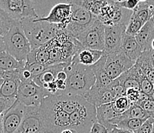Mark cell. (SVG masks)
<instances>
[{"label":"cell","instance_id":"obj_1","mask_svg":"<svg viewBox=\"0 0 154 133\" xmlns=\"http://www.w3.org/2000/svg\"><path fill=\"white\" fill-rule=\"evenodd\" d=\"M0 49L21 62H26L31 45L20 21L14 20L0 10Z\"/></svg>","mask_w":154,"mask_h":133},{"label":"cell","instance_id":"obj_2","mask_svg":"<svg viewBox=\"0 0 154 133\" xmlns=\"http://www.w3.org/2000/svg\"><path fill=\"white\" fill-rule=\"evenodd\" d=\"M68 74L66 89L61 94L84 97L96 83L94 74L91 67L82 64L72 63L65 68Z\"/></svg>","mask_w":154,"mask_h":133},{"label":"cell","instance_id":"obj_3","mask_svg":"<svg viewBox=\"0 0 154 133\" xmlns=\"http://www.w3.org/2000/svg\"><path fill=\"white\" fill-rule=\"evenodd\" d=\"M25 33L31 45V49H35L53 40L59 33L57 26L36 19H26L21 21Z\"/></svg>","mask_w":154,"mask_h":133},{"label":"cell","instance_id":"obj_4","mask_svg":"<svg viewBox=\"0 0 154 133\" xmlns=\"http://www.w3.org/2000/svg\"><path fill=\"white\" fill-rule=\"evenodd\" d=\"M40 112L45 133H61L70 128V115L58 109L50 96L42 102Z\"/></svg>","mask_w":154,"mask_h":133},{"label":"cell","instance_id":"obj_5","mask_svg":"<svg viewBox=\"0 0 154 133\" xmlns=\"http://www.w3.org/2000/svg\"><path fill=\"white\" fill-rule=\"evenodd\" d=\"M97 122V108L86 100L70 115V128L77 133H90Z\"/></svg>","mask_w":154,"mask_h":133},{"label":"cell","instance_id":"obj_6","mask_svg":"<svg viewBox=\"0 0 154 133\" xmlns=\"http://www.w3.org/2000/svg\"><path fill=\"white\" fill-rule=\"evenodd\" d=\"M71 5L72 9L70 22L66 29L63 32L73 37L78 38L85 30L91 27L95 21L98 19V18L90 11L87 10L82 7L74 4Z\"/></svg>","mask_w":154,"mask_h":133},{"label":"cell","instance_id":"obj_7","mask_svg":"<svg viewBox=\"0 0 154 133\" xmlns=\"http://www.w3.org/2000/svg\"><path fill=\"white\" fill-rule=\"evenodd\" d=\"M0 10L14 20L22 21L26 19H38L31 0H0Z\"/></svg>","mask_w":154,"mask_h":133},{"label":"cell","instance_id":"obj_8","mask_svg":"<svg viewBox=\"0 0 154 133\" xmlns=\"http://www.w3.org/2000/svg\"><path fill=\"white\" fill-rule=\"evenodd\" d=\"M51 96L44 88L33 80L22 82L19 85L18 101L26 106H40L43 99Z\"/></svg>","mask_w":154,"mask_h":133},{"label":"cell","instance_id":"obj_9","mask_svg":"<svg viewBox=\"0 0 154 133\" xmlns=\"http://www.w3.org/2000/svg\"><path fill=\"white\" fill-rule=\"evenodd\" d=\"M76 39L84 48L103 52L105 43L104 24L97 19Z\"/></svg>","mask_w":154,"mask_h":133},{"label":"cell","instance_id":"obj_10","mask_svg":"<svg viewBox=\"0 0 154 133\" xmlns=\"http://www.w3.org/2000/svg\"><path fill=\"white\" fill-rule=\"evenodd\" d=\"M135 65L121 50L107 55L106 61V72L111 80L118 79Z\"/></svg>","mask_w":154,"mask_h":133},{"label":"cell","instance_id":"obj_11","mask_svg":"<svg viewBox=\"0 0 154 133\" xmlns=\"http://www.w3.org/2000/svg\"><path fill=\"white\" fill-rule=\"evenodd\" d=\"M25 107L17 102L8 111L1 114V133H16L22 122Z\"/></svg>","mask_w":154,"mask_h":133},{"label":"cell","instance_id":"obj_12","mask_svg":"<svg viewBox=\"0 0 154 133\" xmlns=\"http://www.w3.org/2000/svg\"><path fill=\"white\" fill-rule=\"evenodd\" d=\"M16 133H45L43 128L40 106H26L21 126Z\"/></svg>","mask_w":154,"mask_h":133},{"label":"cell","instance_id":"obj_13","mask_svg":"<svg viewBox=\"0 0 154 133\" xmlns=\"http://www.w3.org/2000/svg\"><path fill=\"white\" fill-rule=\"evenodd\" d=\"M21 82L15 79H1L0 86V112L8 111L18 100V92Z\"/></svg>","mask_w":154,"mask_h":133},{"label":"cell","instance_id":"obj_14","mask_svg":"<svg viewBox=\"0 0 154 133\" xmlns=\"http://www.w3.org/2000/svg\"><path fill=\"white\" fill-rule=\"evenodd\" d=\"M127 26L124 25L105 26V43L103 52L105 55L120 51L123 37Z\"/></svg>","mask_w":154,"mask_h":133},{"label":"cell","instance_id":"obj_15","mask_svg":"<svg viewBox=\"0 0 154 133\" xmlns=\"http://www.w3.org/2000/svg\"><path fill=\"white\" fill-rule=\"evenodd\" d=\"M71 9H72V5L68 2L57 4L51 9L48 16L36 19L56 25L60 31H64L70 22Z\"/></svg>","mask_w":154,"mask_h":133},{"label":"cell","instance_id":"obj_16","mask_svg":"<svg viewBox=\"0 0 154 133\" xmlns=\"http://www.w3.org/2000/svg\"><path fill=\"white\" fill-rule=\"evenodd\" d=\"M84 98L87 102L94 105L96 108L100 107L103 105L113 103L117 99L110 85L106 87H97L96 85H94L85 94Z\"/></svg>","mask_w":154,"mask_h":133},{"label":"cell","instance_id":"obj_17","mask_svg":"<svg viewBox=\"0 0 154 133\" xmlns=\"http://www.w3.org/2000/svg\"><path fill=\"white\" fill-rule=\"evenodd\" d=\"M52 103L58 109L62 110L64 112L71 115L82 105L85 101V99L82 96H72L61 94L58 96H50Z\"/></svg>","mask_w":154,"mask_h":133},{"label":"cell","instance_id":"obj_18","mask_svg":"<svg viewBox=\"0 0 154 133\" xmlns=\"http://www.w3.org/2000/svg\"><path fill=\"white\" fill-rule=\"evenodd\" d=\"M103 52L97 50L90 49L82 47L78 50L75 56L72 59V63L82 64L86 66H91L97 63L103 56Z\"/></svg>","mask_w":154,"mask_h":133},{"label":"cell","instance_id":"obj_19","mask_svg":"<svg viewBox=\"0 0 154 133\" xmlns=\"http://www.w3.org/2000/svg\"><path fill=\"white\" fill-rule=\"evenodd\" d=\"M120 50L135 62L143 52L135 36H129L126 33L123 37Z\"/></svg>","mask_w":154,"mask_h":133},{"label":"cell","instance_id":"obj_20","mask_svg":"<svg viewBox=\"0 0 154 133\" xmlns=\"http://www.w3.org/2000/svg\"><path fill=\"white\" fill-rule=\"evenodd\" d=\"M135 37L140 45L143 51L152 49L151 44L154 40V15L143 26L140 33Z\"/></svg>","mask_w":154,"mask_h":133},{"label":"cell","instance_id":"obj_21","mask_svg":"<svg viewBox=\"0 0 154 133\" xmlns=\"http://www.w3.org/2000/svg\"><path fill=\"white\" fill-rule=\"evenodd\" d=\"M119 115L113 109L112 103L105 104L97 108V122L107 128L109 131L113 129L114 127L110 124L112 120L117 117Z\"/></svg>","mask_w":154,"mask_h":133},{"label":"cell","instance_id":"obj_22","mask_svg":"<svg viewBox=\"0 0 154 133\" xmlns=\"http://www.w3.org/2000/svg\"><path fill=\"white\" fill-rule=\"evenodd\" d=\"M107 57V55L103 54L101 59L97 63L91 66L95 79H96V83L94 85L97 87H106L110 85L113 81L110 79V77L108 76L107 72H106Z\"/></svg>","mask_w":154,"mask_h":133},{"label":"cell","instance_id":"obj_23","mask_svg":"<svg viewBox=\"0 0 154 133\" xmlns=\"http://www.w3.org/2000/svg\"><path fill=\"white\" fill-rule=\"evenodd\" d=\"M118 79L126 91L131 89L140 91L141 76L134 65L127 72L120 75Z\"/></svg>","mask_w":154,"mask_h":133},{"label":"cell","instance_id":"obj_24","mask_svg":"<svg viewBox=\"0 0 154 133\" xmlns=\"http://www.w3.org/2000/svg\"><path fill=\"white\" fill-rule=\"evenodd\" d=\"M26 62L19 61L7 52L0 53V71L10 72L22 70L26 68Z\"/></svg>","mask_w":154,"mask_h":133},{"label":"cell","instance_id":"obj_25","mask_svg":"<svg viewBox=\"0 0 154 133\" xmlns=\"http://www.w3.org/2000/svg\"><path fill=\"white\" fill-rule=\"evenodd\" d=\"M147 119H140L122 118L119 115L117 117H116L115 119H113L112 120L110 124L114 127H116V128H122V129L128 130V131H131L134 132L138 128H140Z\"/></svg>","mask_w":154,"mask_h":133},{"label":"cell","instance_id":"obj_26","mask_svg":"<svg viewBox=\"0 0 154 133\" xmlns=\"http://www.w3.org/2000/svg\"><path fill=\"white\" fill-rule=\"evenodd\" d=\"M49 62L50 55L47 43L39 48L31 50L26 59V64L38 62V63L44 64V65H48L50 66Z\"/></svg>","mask_w":154,"mask_h":133},{"label":"cell","instance_id":"obj_27","mask_svg":"<svg viewBox=\"0 0 154 133\" xmlns=\"http://www.w3.org/2000/svg\"><path fill=\"white\" fill-rule=\"evenodd\" d=\"M154 15V7L149 5L147 1H140L139 4L133 11V19H137L145 25Z\"/></svg>","mask_w":154,"mask_h":133},{"label":"cell","instance_id":"obj_28","mask_svg":"<svg viewBox=\"0 0 154 133\" xmlns=\"http://www.w3.org/2000/svg\"><path fill=\"white\" fill-rule=\"evenodd\" d=\"M115 10H114L111 19L112 26L113 25H124V26H127L131 21V17H132L133 11L124 9L117 4V1H115Z\"/></svg>","mask_w":154,"mask_h":133},{"label":"cell","instance_id":"obj_29","mask_svg":"<svg viewBox=\"0 0 154 133\" xmlns=\"http://www.w3.org/2000/svg\"><path fill=\"white\" fill-rule=\"evenodd\" d=\"M122 118H130V119H149L148 113L141 107L140 105L137 103H132L130 109L124 114L120 115Z\"/></svg>","mask_w":154,"mask_h":133},{"label":"cell","instance_id":"obj_30","mask_svg":"<svg viewBox=\"0 0 154 133\" xmlns=\"http://www.w3.org/2000/svg\"><path fill=\"white\" fill-rule=\"evenodd\" d=\"M112 105L116 112L118 115H121L124 114L130 109L132 103L126 96H122L116 99L115 101L112 103Z\"/></svg>","mask_w":154,"mask_h":133},{"label":"cell","instance_id":"obj_31","mask_svg":"<svg viewBox=\"0 0 154 133\" xmlns=\"http://www.w3.org/2000/svg\"><path fill=\"white\" fill-rule=\"evenodd\" d=\"M143 26L144 25L143 24L142 22H140L139 20L131 18L128 26H127L126 34L129 35V36H136L140 33V31L141 30V29H142Z\"/></svg>","mask_w":154,"mask_h":133},{"label":"cell","instance_id":"obj_32","mask_svg":"<svg viewBox=\"0 0 154 133\" xmlns=\"http://www.w3.org/2000/svg\"><path fill=\"white\" fill-rule=\"evenodd\" d=\"M48 68H49V65L38 63V62L32 64H26V68H27V69L30 71L33 79L38 76L39 75H41L42 73H43Z\"/></svg>","mask_w":154,"mask_h":133},{"label":"cell","instance_id":"obj_33","mask_svg":"<svg viewBox=\"0 0 154 133\" xmlns=\"http://www.w3.org/2000/svg\"><path fill=\"white\" fill-rule=\"evenodd\" d=\"M110 88H111L112 91L115 95L116 98H120L122 97V96H126V92L124 87H123L121 84H120V81L118 79H114V80L112 81L111 83L110 84Z\"/></svg>","mask_w":154,"mask_h":133},{"label":"cell","instance_id":"obj_34","mask_svg":"<svg viewBox=\"0 0 154 133\" xmlns=\"http://www.w3.org/2000/svg\"><path fill=\"white\" fill-rule=\"evenodd\" d=\"M154 90L153 83L150 82L146 76L141 77L140 79V91L143 93L149 95Z\"/></svg>","mask_w":154,"mask_h":133},{"label":"cell","instance_id":"obj_35","mask_svg":"<svg viewBox=\"0 0 154 133\" xmlns=\"http://www.w3.org/2000/svg\"><path fill=\"white\" fill-rule=\"evenodd\" d=\"M117 2L120 7H122L124 9L134 11L138 5L140 1L139 0H123V1L120 0V1H117Z\"/></svg>","mask_w":154,"mask_h":133},{"label":"cell","instance_id":"obj_36","mask_svg":"<svg viewBox=\"0 0 154 133\" xmlns=\"http://www.w3.org/2000/svg\"><path fill=\"white\" fill-rule=\"evenodd\" d=\"M153 124L154 120L150 118L148 119L142 126L134 131V133H151L153 128Z\"/></svg>","mask_w":154,"mask_h":133},{"label":"cell","instance_id":"obj_37","mask_svg":"<svg viewBox=\"0 0 154 133\" xmlns=\"http://www.w3.org/2000/svg\"><path fill=\"white\" fill-rule=\"evenodd\" d=\"M140 94V91L139 90L133 89H128L126 92V97L132 103H137L139 102Z\"/></svg>","mask_w":154,"mask_h":133},{"label":"cell","instance_id":"obj_38","mask_svg":"<svg viewBox=\"0 0 154 133\" xmlns=\"http://www.w3.org/2000/svg\"><path fill=\"white\" fill-rule=\"evenodd\" d=\"M90 133H109V130L97 122L94 124Z\"/></svg>","mask_w":154,"mask_h":133},{"label":"cell","instance_id":"obj_39","mask_svg":"<svg viewBox=\"0 0 154 133\" xmlns=\"http://www.w3.org/2000/svg\"><path fill=\"white\" fill-rule=\"evenodd\" d=\"M68 79V74L65 72V70L61 71L57 75V80H62V81H66Z\"/></svg>","mask_w":154,"mask_h":133},{"label":"cell","instance_id":"obj_40","mask_svg":"<svg viewBox=\"0 0 154 133\" xmlns=\"http://www.w3.org/2000/svg\"><path fill=\"white\" fill-rule=\"evenodd\" d=\"M146 77L152 83L154 84V68H152L146 72Z\"/></svg>","mask_w":154,"mask_h":133},{"label":"cell","instance_id":"obj_41","mask_svg":"<svg viewBox=\"0 0 154 133\" xmlns=\"http://www.w3.org/2000/svg\"><path fill=\"white\" fill-rule=\"evenodd\" d=\"M109 133H134L131 131H128V130L122 129V128H114L112 129L111 131H109Z\"/></svg>","mask_w":154,"mask_h":133},{"label":"cell","instance_id":"obj_42","mask_svg":"<svg viewBox=\"0 0 154 133\" xmlns=\"http://www.w3.org/2000/svg\"><path fill=\"white\" fill-rule=\"evenodd\" d=\"M150 60H151V64H152V67L154 68V50L151 49L150 51Z\"/></svg>","mask_w":154,"mask_h":133},{"label":"cell","instance_id":"obj_43","mask_svg":"<svg viewBox=\"0 0 154 133\" xmlns=\"http://www.w3.org/2000/svg\"><path fill=\"white\" fill-rule=\"evenodd\" d=\"M61 133H77L76 131H75L74 130L71 129V128H68V129H65L62 131Z\"/></svg>","mask_w":154,"mask_h":133},{"label":"cell","instance_id":"obj_44","mask_svg":"<svg viewBox=\"0 0 154 133\" xmlns=\"http://www.w3.org/2000/svg\"><path fill=\"white\" fill-rule=\"evenodd\" d=\"M149 99H151V100L153 101L154 102V90L152 91L150 94H149Z\"/></svg>","mask_w":154,"mask_h":133},{"label":"cell","instance_id":"obj_45","mask_svg":"<svg viewBox=\"0 0 154 133\" xmlns=\"http://www.w3.org/2000/svg\"><path fill=\"white\" fill-rule=\"evenodd\" d=\"M147 2H148V3L149 4V5L154 7V0H148Z\"/></svg>","mask_w":154,"mask_h":133},{"label":"cell","instance_id":"obj_46","mask_svg":"<svg viewBox=\"0 0 154 133\" xmlns=\"http://www.w3.org/2000/svg\"><path fill=\"white\" fill-rule=\"evenodd\" d=\"M151 48L152 50H154V40L152 42V44H151Z\"/></svg>","mask_w":154,"mask_h":133},{"label":"cell","instance_id":"obj_47","mask_svg":"<svg viewBox=\"0 0 154 133\" xmlns=\"http://www.w3.org/2000/svg\"><path fill=\"white\" fill-rule=\"evenodd\" d=\"M151 133H154V124H153V128H152V131Z\"/></svg>","mask_w":154,"mask_h":133},{"label":"cell","instance_id":"obj_48","mask_svg":"<svg viewBox=\"0 0 154 133\" xmlns=\"http://www.w3.org/2000/svg\"><path fill=\"white\" fill-rule=\"evenodd\" d=\"M153 85H154V84H153Z\"/></svg>","mask_w":154,"mask_h":133}]
</instances>
